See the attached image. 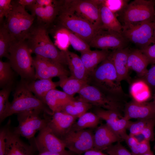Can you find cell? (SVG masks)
<instances>
[{"mask_svg":"<svg viewBox=\"0 0 155 155\" xmlns=\"http://www.w3.org/2000/svg\"><path fill=\"white\" fill-rule=\"evenodd\" d=\"M31 52L36 56L51 60L65 66L67 65L65 51H60L51 41L48 28L37 24L32 27L26 40Z\"/></svg>","mask_w":155,"mask_h":155,"instance_id":"1","label":"cell"},{"mask_svg":"<svg viewBox=\"0 0 155 155\" xmlns=\"http://www.w3.org/2000/svg\"><path fill=\"white\" fill-rule=\"evenodd\" d=\"M121 81L108 56L89 75L88 84L94 86L106 94L115 97L122 94Z\"/></svg>","mask_w":155,"mask_h":155,"instance_id":"2","label":"cell"},{"mask_svg":"<svg viewBox=\"0 0 155 155\" xmlns=\"http://www.w3.org/2000/svg\"><path fill=\"white\" fill-rule=\"evenodd\" d=\"M9 52L8 59L13 70L25 81L35 80L33 59L26 40L13 42Z\"/></svg>","mask_w":155,"mask_h":155,"instance_id":"3","label":"cell"},{"mask_svg":"<svg viewBox=\"0 0 155 155\" xmlns=\"http://www.w3.org/2000/svg\"><path fill=\"white\" fill-rule=\"evenodd\" d=\"M13 8L5 18L3 25L8 31L13 41L26 40L33 26L34 17L16 1H12Z\"/></svg>","mask_w":155,"mask_h":155,"instance_id":"4","label":"cell"},{"mask_svg":"<svg viewBox=\"0 0 155 155\" xmlns=\"http://www.w3.org/2000/svg\"><path fill=\"white\" fill-rule=\"evenodd\" d=\"M47 106L33 95L24 82L16 88L13 100L3 117V121L13 114L33 110H41L44 113L51 115L53 113Z\"/></svg>","mask_w":155,"mask_h":155,"instance_id":"5","label":"cell"},{"mask_svg":"<svg viewBox=\"0 0 155 155\" xmlns=\"http://www.w3.org/2000/svg\"><path fill=\"white\" fill-rule=\"evenodd\" d=\"M59 25L77 35L88 44L100 29L87 20L63 7L57 17Z\"/></svg>","mask_w":155,"mask_h":155,"instance_id":"6","label":"cell"},{"mask_svg":"<svg viewBox=\"0 0 155 155\" xmlns=\"http://www.w3.org/2000/svg\"><path fill=\"white\" fill-rule=\"evenodd\" d=\"M42 112H44L41 110H33L17 114L18 125L14 128V132L28 140L33 139L38 131L47 125L50 117L44 113V117L42 118Z\"/></svg>","mask_w":155,"mask_h":155,"instance_id":"7","label":"cell"},{"mask_svg":"<svg viewBox=\"0 0 155 155\" xmlns=\"http://www.w3.org/2000/svg\"><path fill=\"white\" fill-rule=\"evenodd\" d=\"M153 21L148 20L124 25L122 34L128 41L139 46L141 49L155 44Z\"/></svg>","mask_w":155,"mask_h":155,"instance_id":"8","label":"cell"},{"mask_svg":"<svg viewBox=\"0 0 155 155\" xmlns=\"http://www.w3.org/2000/svg\"><path fill=\"white\" fill-rule=\"evenodd\" d=\"M78 94V99L97 107L116 112L122 116V106L119 100L106 94L97 87L87 84Z\"/></svg>","mask_w":155,"mask_h":155,"instance_id":"9","label":"cell"},{"mask_svg":"<svg viewBox=\"0 0 155 155\" xmlns=\"http://www.w3.org/2000/svg\"><path fill=\"white\" fill-rule=\"evenodd\" d=\"M62 6L87 20L97 28H102L98 0L63 1Z\"/></svg>","mask_w":155,"mask_h":155,"instance_id":"10","label":"cell"},{"mask_svg":"<svg viewBox=\"0 0 155 155\" xmlns=\"http://www.w3.org/2000/svg\"><path fill=\"white\" fill-rule=\"evenodd\" d=\"M155 5L154 1L147 0H135L128 4L123 11L124 25L153 21Z\"/></svg>","mask_w":155,"mask_h":155,"instance_id":"11","label":"cell"},{"mask_svg":"<svg viewBox=\"0 0 155 155\" xmlns=\"http://www.w3.org/2000/svg\"><path fill=\"white\" fill-rule=\"evenodd\" d=\"M94 135L90 129L69 130L61 139L65 148L77 155L94 148Z\"/></svg>","mask_w":155,"mask_h":155,"instance_id":"12","label":"cell"},{"mask_svg":"<svg viewBox=\"0 0 155 155\" xmlns=\"http://www.w3.org/2000/svg\"><path fill=\"white\" fill-rule=\"evenodd\" d=\"M128 42L122 33L100 28L89 45L101 50H115L125 48Z\"/></svg>","mask_w":155,"mask_h":155,"instance_id":"13","label":"cell"},{"mask_svg":"<svg viewBox=\"0 0 155 155\" xmlns=\"http://www.w3.org/2000/svg\"><path fill=\"white\" fill-rule=\"evenodd\" d=\"M32 139L33 142L31 144L39 153L46 151L62 153L67 151L63 142L53 133L47 125Z\"/></svg>","mask_w":155,"mask_h":155,"instance_id":"14","label":"cell"},{"mask_svg":"<svg viewBox=\"0 0 155 155\" xmlns=\"http://www.w3.org/2000/svg\"><path fill=\"white\" fill-rule=\"evenodd\" d=\"M33 59L35 79H52L68 76L69 71L65 66L52 61L36 56Z\"/></svg>","mask_w":155,"mask_h":155,"instance_id":"15","label":"cell"},{"mask_svg":"<svg viewBox=\"0 0 155 155\" xmlns=\"http://www.w3.org/2000/svg\"><path fill=\"white\" fill-rule=\"evenodd\" d=\"M123 117L128 120L149 119L155 117V108L153 102H138L133 100L125 107Z\"/></svg>","mask_w":155,"mask_h":155,"instance_id":"16","label":"cell"},{"mask_svg":"<svg viewBox=\"0 0 155 155\" xmlns=\"http://www.w3.org/2000/svg\"><path fill=\"white\" fill-rule=\"evenodd\" d=\"M76 118L61 111L54 113L47 124L53 133L61 140L70 130Z\"/></svg>","mask_w":155,"mask_h":155,"instance_id":"17","label":"cell"},{"mask_svg":"<svg viewBox=\"0 0 155 155\" xmlns=\"http://www.w3.org/2000/svg\"><path fill=\"white\" fill-rule=\"evenodd\" d=\"M63 1H57L55 4L46 7H40L31 5L27 6L32 15L37 18L38 24L48 28L57 17L60 11Z\"/></svg>","mask_w":155,"mask_h":155,"instance_id":"18","label":"cell"},{"mask_svg":"<svg viewBox=\"0 0 155 155\" xmlns=\"http://www.w3.org/2000/svg\"><path fill=\"white\" fill-rule=\"evenodd\" d=\"M9 126L7 131L4 155H33L34 146L23 142L20 136L10 129Z\"/></svg>","mask_w":155,"mask_h":155,"instance_id":"19","label":"cell"},{"mask_svg":"<svg viewBox=\"0 0 155 155\" xmlns=\"http://www.w3.org/2000/svg\"><path fill=\"white\" fill-rule=\"evenodd\" d=\"M123 140L106 124L97 127L94 135V148L102 151L115 142Z\"/></svg>","mask_w":155,"mask_h":155,"instance_id":"20","label":"cell"},{"mask_svg":"<svg viewBox=\"0 0 155 155\" xmlns=\"http://www.w3.org/2000/svg\"><path fill=\"white\" fill-rule=\"evenodd\" d=\"M129 52L128 48H125L115 50L109 55L121 82L128 78L127 60Z\"/></svg>","mask_w":155,"mask_h":155,"instance_id":"21","label":"cell"},{"mask_svg":"<svg viewBox=\"0 0 155 155\" xmlns=\"http://www.w3.org/2000/svg\"><path fill=\"white\" fill-rule=\"evenodd\" d=\"M74 99L63 91L55 89L47 93L44 97V102L53 113L61 111L64 105Z\"/></svg>","mask_w":155,"mask_h":155,"instance_id":"22","label":"cell"},{"mask_svg":"<svg viewBox=\"0 0 155 155\" xmlns=\"http://www.w3.org/2000/svg\"><path fill=\"white\" fill-rule=\"evenodd\" d=\"M108 50H91L81 53V59L89 75L108 56Z\"/></svg>","mask_w":155,"mask_h":155,"instance_id":"23","label":"cell"},{"mask_svg":"<svg viewBox=\"0 0 155 155\" xmlns=\"http://www.w3.org/2000/svg\"><path fill=\"white\" fill-rule=\"evenodd\" d=\"M24 82L28 89L43 103L47 93L58 86V82H53L52 79H40Z\"/></svg>","mask_w":155,"mask_h":155,"instance_id":"24","label":"cell"},{"mask_svg":"<svg viewBox=\"0 0 155 155\" xmlns=\"http://www.w3.org/2000/svg\"><path fill=\"white\" fill-rule=\"evenodd\" d=\"M149 61L140 49L130 51L127 60L129 69L134 71L139 76L143 77L148 71L147 67Z\"/></svg>","mask_w":155,"mask_h":155,"instance_id":"25","label":"cell"},{"mask_svg":"<svg viewBox=\"0 0 155 155\" xmlns=\"http://www.w3.org/2000/svg\"><path fill=\"white\" fill-rule=\"evenodd\" d=\"M65 52L71 75L88 82V75L80 57L68 50Z\"/></svg>","mask_w":155,"mask_h":155,"instance_id":"26","label":"cell"},{"mask_svg":"<svg viewBox=\"0 0 155 155\" xmlns=\"http://www.w3.org/2000/svg\"><path fill=\"white\" fill-rule=\"evenodd\" d=\"M102 28L121 33L123 26L115 14L98 0Z\"/></svg>","mask_w":155,"mask_h":155,"instance_id":"27","label":"cell"},{"mask_svg":"<svg viewBox=\"0 0 155 155\" xmlns=\"http://www.w3.org/2000/svg\"><path fill=\"white\" fill-rule=\"evenodd\" d=\"M58 82V86L63 89L64 92L69 95L73 97L78 93L82 88L88 82L76 78L73 76H65L59 78Z\"/></svg>","mask_w":155,"mask_h":155,"instance_id":"28","label":"cell"},{"mask_svg":"<svg viewBox=\"0 0 155 155\" xmlns=\"http://www.w3.org/2000/svg\"><path fill=\"white\" fill-rule=\"evenodd\" d=\"M92 105L78 98L71 101L62 108L61 111L78 118L92 107Z\"/></svg>","mask_w":155,"mask_h":155,"instance_id":"29","label":"cell"},{"mask_svg":"<svg viewBox=\"0 0 155 155\" xmlns=\"http://www.w3.org/2000/svg\"><path fill=\"white\" fill-rule=\"evenodd\" d=\"M100 119L94 113L86 112L79 118L72 126L70 130L73 131L97 127Z\"/></svg>","mask_w":155,"mask_h":155,"instance_id":"30","label":"cell"},{"mask_svg":"<svg viewBox=\"0 0 155 155\" xmlns=\"http://www.w3.org/2000/svg\"><path fill=\"white\" fill-rule=\"evenodd\" d=\"M130 92L133 100L138 102H146L151 96L149 86L143 80H138L133 83Z\"/></svg>","mask_w":155,"mask_h":155,"instance_id":"31","label":"cell"},{"mask_svg":"<svg viewBox=\"0 0 155 155\" xmlns=\"http://www.w3.org/2000/svg\"><path fill=\"white\" fill-rule=\"evenodd\" d=\"M54 32L53 37L54 44L61 51H65L68 50L70 44L69 37L65 27L59 25Z\"/></svg>","mask_w":155,"mask_h":155,"instance_id":"32","label":"cell"},{"mask_svg":"<svg viewBox=\"0 0 155 155\" xmlns=\"http://www.w3.org/2000/svg\"><path fill=\"white\" fill-rule=\"evenodd\" d=\"M13 69L9 62L0 60V86L3 88L11 87L13 81Z\"/></svg>","mask_w":155,"mask_h":155,"instance_id":"33","label":"cell"},{"mask_svg":"<svg viewBox=\"0 0 155 155\" xmlns=\"http://www.w3.org/2000/svg\"><path fill=\"white\" fill-rule=\"evenodd\" d=\"M13 42L9 32L2 25L0 28V57L8 59L9 50Z\"/></svg>","mask_w":155,"mask_h":155,"instance_id":"34","label":"cell"},{"mask_svg":"<svg viewBox=\"0 0 155 155\" xmlns=\"http://www.w3.org/2000/svg\"><path fill=\"white\" fill-rule=\"evenodd\" d=\"M130 121L123 117L116 120L107 121L106 124L114 132L122 139L127 134L126 130L127 129Z\"/></svg>","mask_w":155,"mask_h":155,"instance_id":"35","label":"cell"},{"mask_svg":"<svg viewBox=\"0 0 155 155\" xmlns=\"http://www.w3.org/2000/svg\"><path fill=\"white\" fill-rule=\"evenodd\" d=\"M66 29L70 44L75 50L80 53L90 50V46L88 44L79 36L67 28Z\"/></svg>","mask_w":155,"mask_h":155,"instance_id":"36","label":"cell"},{"mask_svg":"<svg viewBox=\"0 0 155 155\" xmlns=\"http://www.w3.org/2000/svg\"><path fill=\"white\" fill-rule=\"evenodd\" d=\"M11 89V87H7L3 88L0 91V123L3 121V117L10 104L9 98Z\"/></svg>","mask_w":155,"mask_h":155,"instance_id":"37","label":"cell"},{"mask_svg":"<svg viewBox=\"0 0 155 155\" xmlns=\"http://www.w3.org/2000/svg\"><path fill=\"white\" fill-rule=\"evenodd\" d=\"M94 113L100 119L103 120L106 122L109 121L116 120L123 117L113 111L105 110L99 108L95 109Z\"/></svg>","mask_w":155,"mask_h":155,"instance_id":"38","label":"cell"},{"mask_svg":"<svg viewBox=\"0 0 155 155\" xmlns=\"http://www.w3.org/2000/svg\"><path fill=\"white\" fill-rule=\"evenodd\" d=\"M149 119H138L135 121H130L127 129L129 135L135 136L141 133Z\"/></svg>","mask_w":155,"mask_h":155,"instance_id":"39","label":"cell"},{"mask_svg":"<svg viewBox=\"0 0 155 155\" xmlns=\"http://www.w3.org/2000/svg\"><path fill=\"white\" fill-rule=\"evenodd\" d=\"M101 2L115 14L124 9L127 5V0H101Z\"/></svg>","mask_w":155,"mask_h":155,"instance_id":"40","label":"cell"},{"mask_svg":"<svg viewBox=\"0 0 155 155\" xmlns=\"http://www.w3.org/2000/svg\"><path fill=\"white\" fill-rule=\"evenodd\" d=\"M104 151L108 155H133L118 142L108 147Z\"/></svg>","mask_w":155,"mask_h":155,"instance_id":"41","label":"cell"},{"mask_svg":"<svg viewBox=\"0 0 155 155\" xmlns=\"http://www.w3.org/2000/svg\"><path fill=\"white\" fill-rule=\"evenodd\" d=\"M155 126V117L150 119L143 129L142 133L144 139L150 141L154 139V129Z\"/></svg>","mask_w":155,"mask_h":155,"instance_id":"42","label":"cell"},{"mask_svg":"<svg viewBox=\"0 0 155 155\" xmlns=\"http://www.w3.org/2000/svg\"><path fill=\"white\" fill-rule=\"evenodd\" d=\"M12 1L0 0V22L2 23L4 17L6 18L13 8Z\"/></svg>","mask_w":155,"mask_h":155,"instance_id":"43","label":"cell"},{"mask_svg":"<svg viewBox=\"0 0 155 155\" xmlns=\"http://www.w3.org/2000/svg\"><path fill=\"white\" fill-rule=\"evenodd\" d=\"M122 139L125 141L133 155H139L138 146L139 142L135 136L127 134Z\"/></svg>","mask_w":155,"mask_h":155,"instance_id":"44","label":"cell"},{"mask_svg":"<svg viewBox=\"0 0 155 155\" xmlns=\"http://www.w3.org/2000/svg\"><path fill=\"white\" fill-rule=\"evenodd\" d=\"M10 121H9L5 126L0 130V155H4L6 144L7 133L8 127L10 125Z\"/></svg>","mask_w":155,"mask_h":155,"instance_id":"45","label":"cell"},{"mask_svg":"<svg viewBox=\"0 0 155 155\" xmlns=\"http://www.w3.org/2000/svg\"><path fill=\"white\" fill-rule=\"evenodd\" d=\"M140 50L147 58L150 63L155 64V44Z\"/></svg>","mask_w":155,"mask_h":155,"instance_id":"46","label":"cell"},{"mask_svg":"<svg viewBox=\"0 0 155 155\" xmlns=\"http://www.w3.org/2000/svg\"><path fill=\"white\" fill-rule=\"evenodd\" d=\"M143 78L144 81L149 86L155 88V65L148 70Z\"/></svg>","mask_w":155,"mask_h":155,"instance_id":"47","label":"cell"},{"mask_svg":"<svg viewBox=\"0 0 155 155\" xmlns=\"http://www.w3.org/2000/svg\"><path fill=\"white\" fill-rule=\"evenodd\" d=\"M150 142L145 139L139 142L138 146L139 155H142L151 151Z\"/></svg>","mask_w":155,"mask_h":155,"instance_id":"48","label":"cell"},{"mask_svg":"<svg viewBox=\"0 0 155 155\" xmlns=\"http://www.w3.org/2000/svg\"><path fill=\"white\" fill-rule=\"evenodd\" d=\"M57 1L52 0H36L35 3L31 5L38 7H44L55 4Z\"/></svg>","mask_w":155,"mask_h":155,"instance_id":"49","label":"cell"},{"mask_svg":"<svg viewBox=\"0 0 155 155\" xmlns=\"http://www.w3.org/2000/svg\"><path fill=\"white\" fill-rule=\"evenodd\" d=\"M71 151L67 150L66 151L62 152H55L49 151H46L39 152L38 155H75Z\"/></svg>","mask_w":155,"mask_h":155,"instance_id":"50","label":"cell"},{"mask_svg":"<svg viewBox=\"0 0 155 155\" xmlns=\"http://www.w3.org/2000/svg\"><path fill=\"white\" fill-rule=\"evenodd\" d=\"M36 1V0H19L16 1L19 5L26 7L33 4Z\"/></svg>","mask_w":155,"mask_h":155,"instance_id":"51","label":"cell"},{"mask_svg":"<svg viewBox=\"0 0 155 155\" xmlns=\"http://www.w3.org/2000/svg\"><path fill=\"white\" fill-rule=\"evenodd\" d=\"M84 155H108L104 153L102 151L97 150L94 149L89 150L85 152Z\"/></svg>","mask_w":155,"mask_h":155,"instance_id":"52","label":"cell"},{"mask_svg":"<svg viewBox=\"0 0 155 155\" xmlns=\"http://www.w3.org/2000/svg\"><path fill=\"white\" fill-rule=\"evenodd\" d=\"M142 155H154V154L152 152L151 150L149 152H147Z\"/></svg>","mask_w":155,"mask_h":155,"instance_id":"53","label":"cell"},{"mask_svg":"<svg viewBox=\"0 0 155 155\" xmlns=\"http://www.w3.org/2000/svg\"><path fill=\"white\" fill-rule=\"evenodd\" d=\"M154 104V106H155V93H154V96H153V101H152Z\"/></svg>","mask_w":155,"mask_h":155,"instance_id":"54","label":"cell"},{"mask_svg":"<svg viewBox=\"0 0 155 155\" xmlns=\"http://www.w3.org/2000/svg\"><path fill=\"white\" fill-rule=\"evenodd\" d=\"M154 37L155 38V25H154Z\"/></svg>","mask_w":155,"mask_h":155,"instance_id":"55","label":"cell"},{"mask_svg":"<svg viewBox=\"0 0 155 155\" xmlns=\"http://www.w3.org/2000/svg\"><path fill=\"white\" fill-rule=\"evenodd\" d=\"M153 22H154V25L155 26V21H153Z\"/></svg>","mask_w":155,"mask_h":155,"instance_id":"56","label":"cell"},{"mask_svg":"<svg viewBox=\"0 0 155 155\" xmlns=\"http://www.w3.org/2000/svg\"><path fill=\"white\" fill-rule=\"evenodd\" d=\"M154 149H155V145H154Z\"/></svg>","mask_w":155,"mask_h":155,"instance_id":"57","label":"cell"},{"mask_svg":"<svg viewBox=\"0 0 155 155\" xmlns=\"http://www.w3.org/2000/svg\"></svg>","mask_w":155,"mask_h":155,"instance_id":"58","label":"cell"}]
</instances>
